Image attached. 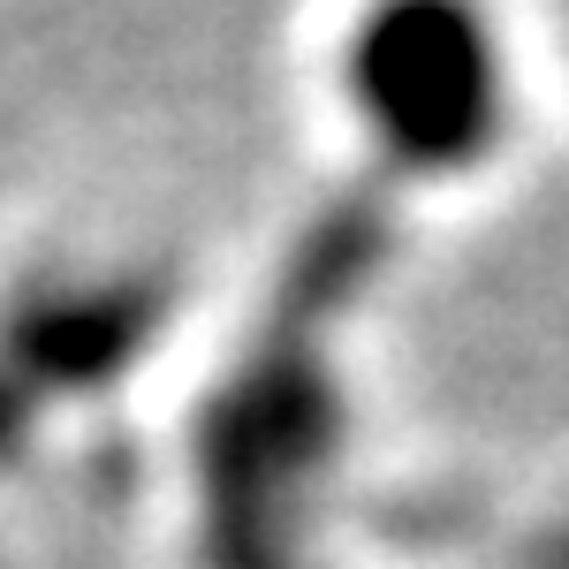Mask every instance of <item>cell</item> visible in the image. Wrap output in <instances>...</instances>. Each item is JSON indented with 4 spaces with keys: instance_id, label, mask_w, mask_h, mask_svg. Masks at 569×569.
<instances>
[{
    "instance_id": "1",
    "label": "cell",
    "mask_w": 569,
    "mask_h": 569,
    "mask_svg": "<svg viewBox=\"0 0 569 569\" xmlns=\"http://www.w3.org/2000/svg\"><path fill=\"white\" fill-rule=\"evenodd\" d=\"M327 91L395 190H471L525 130V53L501 0H342Z\"/></svg>"
},
{
    "instance_id": "2",
    "label": "cell",
    "mask_w": 569,
    "mask_h": 569,
    "mask_svg": "<svg viewBox=\"0 0 569 569\" xmlns=\"http://www.w3.org/2000/svg\"><path fill=\"white\" fill-rule=\"evenodd\" d=\"M176 289L152 266H99V273H31L0 305V372L31 402L99 395L160 342Z\"/></svg>"
},
{
    "instance_id": "3",
    "label": "cell",
    "mask_w": 569,
    "mask_h": 569,
    "mask_svg": "<svg viewBox=\"0 0 569 569\" xmlns=\"http://www.w3.org/2000/svg\"><path fill=\"white\" fill-rule=\"evenodd\" d=\"M31 426H39V402H31V395H23L16 380H8V372H0V463H8V456L31 440Z\"/></svg>"
}]
</instances>
